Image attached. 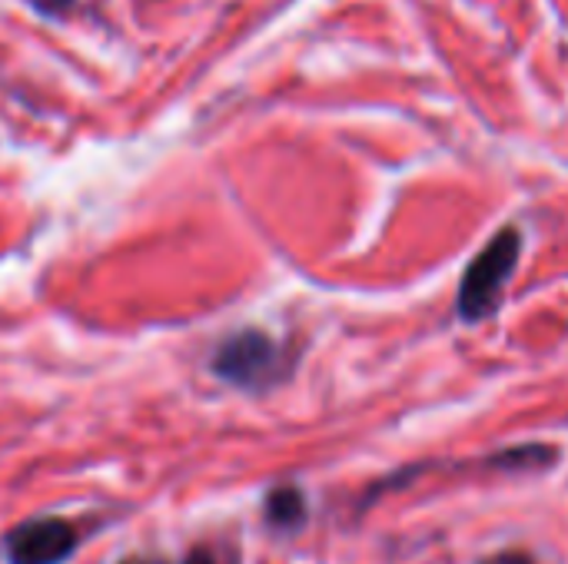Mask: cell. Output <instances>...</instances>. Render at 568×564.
Returning a JSON list of instances; mask_svg holds the SVG:
<instances>
[{"mask_svg":"<svg viewBox=\"0 0 568 564\" xmlns=\"http://www.w3.org/2000/svg\"><path fill=\"white\" fill-rule=\"evenodd\" d=\"M293 369H296L293 349L263 329H240L226 336L210 359V372L220 382L253 396L283 386L293 376Z\"/></svg>","mask_w":568,"mask_h":564,"instance_id":"cell-1","label":"cell"},{"mask_svg":"<svg viewBox=\"0 0 568 564\" xmlns=\"http://www.w3.org/2000/svg\"><path fill=\"white\" fill-rule=\"evenodd\" d=\"M519 256H523V236L516 229H503L469 263L463 286H459V316L466 322H479L499 309L503 289L509 286Z\"/></svg>","mask_w":568,"mask_h":564,"instance_id":"cell-2","label":"cell"},{"mask_svg":"<svg viewBox=\"0 0 568 564\" xmlns=\"http://www.w3.org/2000/svg\"><path fill=\"white\" fill-rule=\"evenodd\" d=\"M83 545V529L63 515L23 519L0 539V558L7 564H67Z\"/></svg>","mask_w":568,"mask_h":564,"instance_id":"cell-3","label":"cell"},{"mask_svg":"<svg viewBox=\"0 0 568 564\" xmlns=\"http://www.w3.org/2000/svg\"><path fill=\"white\" fill-rule=\"evenodd\" d=\"M310 519V505L300 485L286 482V485H273L263 499V525L276 535H293L306 525Z\"/></svg>","mask_w":568,"mask_h":564,"instance_id":"cell-4","label":"cell"},{"mask_svg":"<svg viewBox=\"0 0 568 564\" xmlns=\"http://www.w3.org/2000/svg\"><path fill=\"white\" fill-rule=\"evenodd\" d=\"M116 564H233L226 562L216 548H210V545H196L193 552H186L183 558H146V555H136V558H123V562Z\"/></svg>","mask_w":568,"mask_h":564,"instance_id":"cell-5","label":"cell"},{"mask_svg":"<svg viewBox=\"0 0 568 564\" xmlns=\"http://www.w3.org/2000/svg\"><path fill=\"white\" fill-rule=\"evenodd\" d=\"M27 3L43 17H60V13H67L73 7V0H27Z\"/></svg>","mask_w":568,"mask_h":564,"instance_id":"cell-6","label":"cell"},{"mask_svg":"<svg viewBox=\"0 0 568 564\" xmlns=\"http://www.w3.org/2000/svg\"><path fill=\"white\" fill-rule=\"evenodd\" d=\"M483 564H539L536 558H529L526 552H503V555H496V558H489V562Z\"/></svg>","mask_w":568,"mask_h":564,"instance_id":"cell-7","label":"cell"}]
</instances>
